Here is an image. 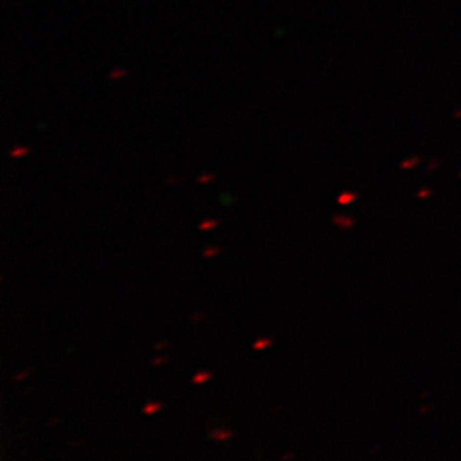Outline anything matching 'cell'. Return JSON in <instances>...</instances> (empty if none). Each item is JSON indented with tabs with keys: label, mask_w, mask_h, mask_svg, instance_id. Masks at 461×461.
I'll use <instances>...</instances> for the list:
<instances>
[{
	"label": "cell",
	"mask_w": 461,
	"mask_h": 461,
	"mask_svg": "<svg viewBox=\"0 0 461 461\" xmlns=\"http://www.w3.org/2000/svg\"><path fill=\"white\" fill-rule=\"evenodd\" d=\"M207 378H209V374H200V378H196L195 383H198V381H202V380H207Z\"/></svg>",
	"instance_id": "6da1fadb"
}]
</instances>
